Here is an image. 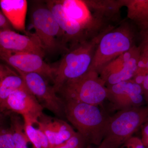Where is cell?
Returning a JSON list of instances; mask_svg holds the SVG:
<instances>
[{"label":"cell","mask_w":148,"mask_h":148,"mask_svg":"<svg viewBox=\"0 0 148 148\" xmlns=\"http://www.w3.org/2000/svg\"><path fill=\"white\" fill-rule=\"evenodd\" d=\"M64 101L67 119L88 144L99 146L102 143L110 116L99 106L73 101Z\"/></svg>","instance_id":"obj_1"},{"label":"cell","mask_w":148,"mask_h":148,"mask_svg":"<svg viewBox=\"0 0 148 148\" xmlns=\"http://www.w3.org/2000/svg\"><path fill=\"white\" fill-rule=\"evenodd\" d=\"M114 27H110L93 38L78 44L65 53L54 67L53 86L56 92L66 82L80 77L88 71L101 38Z\"/></svg>","instance_id":"obj_2"},{"label":"cell","mask_w":148,"mask_h":148,"mask_svg":"<svg viewBox=\"0 0 148 148\" xmlns=\"http://www.w3.org/2000/svg\"><path fill=\"white\" fill-rule=\"evenodd\" d=\"M135 37L132 26L126 21L106 32L98 43L88 70L99 74L110 62L135 46Z\"/></svg>","instance_id":"obj_3"},{"label":"cell","mask_w":148,"mask_h":148,"mask_svg":"<svg viewBox=\"0 0 148 148\" xmlns=\"http://www.w3.org/2000/svg\"><path fill=\"white\" fill-rule=\"evenodd\" d=\"M148 121V105L120 110L110 116L105 136L98 148H120Z\"/></svg>","instance_id":"obj_4"},{"label":"cell","mask_w":148,"mask_h":148,"mask_svg":"<svg viewBox=\"0 0 148 148\" xmlns=\"http://www.w3.org/2000/svg\"><path fill=\"white\" fill-rule=\"evenodd\" d=\"M31 11V22L34 33L45 53H64L69 49L64 35L46 2H35Z\"/></svg>","instance_id":"obj_5"},{"label":"cell","mask_w":148,"mask_h":148,"mask_svg":"<svg viewBox=\"0 0 148 148\" xmlns=\"http://www.w3.org/2000/svg\"><path fill=\"white\" fill-rule=\"evenodd\" d=\"M57 92L64 101H73L99 106L107 98V88L97 72L88 70L64 84Z\"/></svg>","instance_id":"obj_6"},{"label":"cell","mask_w":148,"mask_h":148,"mask_svg":"<svg viewBox=\"0 0 148 148\" xmlns=\"http://www.w3.org/2000/svg\"><path fill=\"white\" fill-rule=\"evenodd\" d=\"M17 72L43 108L47 109L58 117L65 116L64 101L57 95L53 86L49 84L48 80L37 73Z\"/></svg>","instance_id":"obj_7"},{"label":"cell","mask_w":148,"mask_h":148,"mask_svg":"<svg viewBox=\"0 0 148 148\" xmlns=\"http://www.w3.org/2000/svg\"><path fill=\"white\" fill-rule=\"evenodd\" d=\"M0 60L5 61L16 72L37 73L53 82L55 68L46 63L43 57L39 55L0 49Z\"/></svg>","instance_id":"obj_8"},{"label":"cell","mask_w":148,"mask_h":148,"mask_svg":"<svg viewBox=\"0 0 148 148\" xmlns=\"http://www.w3.org/2000/svg\"><path fill=\"white\" fill-rule=\"evenodd\" d=\"M67 15L80 25L89 39H92L112 26L95 16L84 0H61Z\"/></svg>","instance_id":"obj_9"},{"label":"cell","mask_w":148,"mask_h":148,"mask_svg":"<svg viewBox=\"0 0 148 148\" xmlns=\"http://www.w3.org/2000/svg\"><path fill=\"white\" fill-rule=\"evenodd\" d=\"M139 48L135 46L111 61L101 70L99 75L107 87L132 79L137 70V62L131 57Z\"/></svg>","instance_id":"obj_10"},{"label":"cell","mask_w":148,"mask_h":148,"mask_svg":"<svg viewBox=\"0 0 148 148\" xmlns=\"http://www.w3.org/2000/svg\"><path fill=\"white\" fill-rule=\"evenodd\" d=\"M4 110L21 115L24 121L36 123L43 113L42 106L29 88L19 89L12 93L3 106Z\"/></svg>","instance_id":"obj_11"},{"label":"cell","mask_w":148,"mask_h":148,"mask_svg":"<svg viewBox=\"0 0 148 148\" xmlns=\"http://www.w3.org/2000/svg\"><path fill=\"white\" fill-rule=\"evenodd\" d=\"M106 87L107 99L120 110L144 106L147 102L143 87L132 79Z\"/></svg>","instance_id":"obj_12"},{"label":"cell","mask_w":148,"mask_h":148,"mask_svg":"<svg viewBox=\"0 0 148 148\" xmlns=\"http://www.w3.org/2000/svg\"><path fill=\"white\" fill-rule=\"evenodd\" d=\"M45 2L64 34V42L68 49L82 42L90 39L80 25L65 13L61 0Z\"/></svg>","instance_id":"obj_13"},{"label":"cell","mask_w":148,"mask_h":148,"mask_svg":"<svg viewBox=\"0 0 148 148\" xmlns=\"http://www.w3.org/2000/svg\"><path fill=\"white\" fill-rule=\"evenodd\" d=\"M0 49L36 53L44 57L45 51L33 34L23 35L11 29H0Z\"/></svg>","instance_id":"obj_14"},{"label":"cell","mask_w":148,"mask_h":148,"mask_svg":"<svg viewBox=\"0 0 148 148\" xmlns=\"http://www.w3.org/2000/svg\"><path fill=\"white\" fill-rule=\"evenodd\" d=\"M36 124L45 134L50 148L60 145L77 133L66 121L44 113L39 118Z\"/></svg>","instance_id":"obj_15"},{"label":"cell","mask_w":148,"mask_h":148,"mask_svg":"<svg viewBox=\"0 0 148 148\" xmlns=\"http://www.w3.org/2000/svg\"><path fill=\"white\" fill-rule=\"evenodd\" d=\"M0 7L10 24L14 29L28 35L26 19L28 2L26 0H0Z\"/></svg>","instance_id":"obj_16"},{"label":"cell","mask_w":148,"mask_h":148,"mask_svg":"<svg viewBox=\"0 0 148 148\" xmlns=\"http://www.w3.org/2000/svg\"><path fill=\"white\" fill-rule=\"evenodd\" d=\"M92 13L108 24L119 20L122 0H84Z\"/></svg>","instance_id":"obj_17"},{"label":"cell","mask_w":148,"mask_h":148,"mask_svg":"<svg viewBox=\"0 0 148 148\" xmlns=\"http://www.w3.org/2000/svg\"><path fill=\"white\" fill-rule=\"evenodd\" d=\"M127 10V17L141 31L148 29V0H122Z\"/></svg>","instance_id":"obj_18"},{"label":"cell","mask_w":148,"mask_h":148,"mask_svg":"<svg viewBox=\"0 0 148 148\" xmlns=\"http://www.w3.org/2000/svg\"><path fill=\"white\" fill-rule=\"evenodd\" d=\"M28 88L23 78L16 73L5 77L0 82V107L3 111L4 103L10 95L19 89Z\"/></svg>","instance_id":"obj_19"},{"label":"cell","mask_w":148,"mask_h":148,"mask_svg":"<svg viewBox=\"0 0 148 148\" xmlns=\"http://www.w3.org/2000/svg\"><path fill=\"white\" fill-rule=\"evenodd\" d=\"M10 115V127L12 131L14 148H29V141L24 128V122L16 114Z\"/></svg>","instance_id":"obj_20"},{"label":"cell","mask_w":148,"mask_h":148,"mask_svg":"<svg viewBox=\"0 0 148 148\" xmlns=\"http://www.w3.org/2000/svg\"><path fill=\"white\" fill-rule=\"evenodd\" d=\"M24 122V131L34 148H50L48 140L41 130L35 128L31 123Z\"/></svg>","instance_id":"obj_21"},{"label":"cell","mask_w":148,"mask_h":148,"mask_svg":"<svg viewBox=\"0 0 148 148\" xmlns=\"http://www.w3.org/2000/svg\"><path fill=\"white\" fill-rule=\"evenodd\" d=\"M13 135L10 127L0 130V148H14Z\"/></svg>","instance_id":"obj_22"},{"label":"cell","mask_w":148,"mask_h":148,"mask_svg":"<svg viewBox=\"0 0 148 148\" xmlns=\"http://www.w3.org/2000/svg\"><path fill=\"white\" fill-rule=\"evenodd\" d=\"M120 148H145L142 140L135 137H132L127 140Z\"/></svg>","instance_id":"obj_23"},{"label":"cell","mask_w":148,"mask_h":148,"mask_svg":"<svg viewBox=\"0 0 148 148\" xmlns=\"http://www.w3.org/2000/svg\"><path fill=\"white\" fill-rule=\"evenodd\" d=\"M16 73L8 66L0 63V82L5 77L9 75Z\"/></svg>","instance_id":"obj_24"},{"label":"cell","mask_w":148,"mask_h":148,"mask_svg":"<svg viewBox=\"0 0 148 148\" xmlns=\"http://www.w3.org/2000/svg\"><path fill=\"white\" fill-rule=\"evenodd\" d=\"M141 139L145 148H148V121L143 125Z\"/></svg>","instance_id":"obj_25"},{"label":"cell","mask_w":148,"mask_h":148,"mask_svg":"<svg viewBox=\"0 0 148 148\" xmlns=\"http://www.w3.org/2000/svg\"><path fill=\"white\" fill-rule=\"evenodd\" d=\"M10 24L4 15L1 10H0V29H11Z\"/></svg>","instance_id":"obj_26"},{"label":"cell","mask_w":148,"mask_h":148,"mask_svg":"<svg viewBox=\"0 0 148 148\" xmlns=\"http://www.w3.org/2000/svg\"><path fill=\"white\" fill-rule=\"evenodd\" d=\"M141 34L143 38V45L148 47V29L141 31Z\"/></svg>","instance_id":"obj_27"},{"label":"cell","mask_w":148,"mask_h":148,"mask_svg":"<svg viewBox=\"0 0 148 148\" xmlns=\"http://www.w3.org/2000/svg\"><path fill=\"white\" fill-rule=\"evenodd\" d=\"M5 114H7L5 112H0V130L6 129L5 127Z\"/></svg>","instance_id":"obj_28"},{"label":"cell","mask_w":148,"mask_h":148,"mask_svg":"<svg viewBox=\"0 0 148 148\" xmlns=\"http://www.w3.org/2000/svg\"><path fill=\"white\" fill-rule=\"evenodd\" d=\"M54 148H71L69 147V146L66 145V143H64L60 145L57 146V147H56Z\"/></svg>","instance_id":"obj_29"},{"label":"cell","mask_w":148,"mask_h":148,"mask_svg":"<svg viewBox=\"0 0 148 148\" xmlns=\"http://www.w3.org/2000/svg\"><path fill=\"white\" fill-rule=\"evenodd\" d=\"M6 111H3L2 110L1 108V107H0V112H5Z\"/></svg>","instance_id":"obj_30"}]
</instances>
